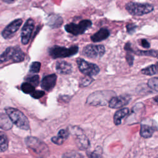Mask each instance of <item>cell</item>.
<instances>
[{"label": "cell", "mask_w": 158, "mask_h": 158, "mask_svg": "<svg viewBox=\"0 0 158 158\" xmlns=\"http://www.w3.org/2000/svg\"><path fill=\"white\" fill-rule=\"evenodd\" d=\"M157 157H158V155H157Z\"/></svg>", "instance_id": "cell-37"}, {"label": "cell", "mask_w": 158, "mask_h": 158, "mask_svg": "<svg viewBox=\"0 0 158 158\" xmlns=\"http://www.w3.org/2000/svg\"><path fill=\"white\" fill-rule=\"evenodd\" d=\"M131 97L128 94H122L117 96H113L109 102V107L112 109H119L127 105Z\"/></svg>", "instance_id": "cell-9"}, {"label": "cell", "mask_w": 158, "mask_h": 158, "mask_svg": "<svg viewBox=\"0 0 158 158\" xmlns=\"http://www.w3.org/2000/svg\"><path fill=\"white\" fill-rule=\"evenodd\" d=\"M9 117L7 115V117L5 115L0 114V128H2L5 130H9L10 129L12 125L10 123L9 120Z\"/></svg>", "instance_id": "cell-20"}, {"label": "cell", "mask_w": 158, "mask_h": 158, "mask_svg": "<svg viewBox=\"0 0 158 158\" xmlns=\"http://www.w3.org/2000/svg\"><path fill=\"white\" fill-rule=\"evenodd\" d=\"M132 52H131V51H127V54H126V60L130 66H131L133 65V60H134V57L131 54Z\"/></svg>", "instance_id": "cell-31"}, {"label": "cell", "mask_w": 158, "mask_h": 158, "mask_svg": "<svg viewBox=\"0 0 158 158\" xmlns=\"http://www.w3.org/2000/svg\"><path fill=\"white\" fill-rule=\"evenodd\" d=\"M26 80H27V82L31 83V85H33L35 86H36L39 84L40 77L38 75H34L30 76L29 77H27V78Z\"/></svg>", "instance_id": "cell-27"}, {"label": "cell", "mask_w": 158, "mask_h": 158, "mask_svg": "<svg viewBox=\"0 0 158 158\" xmlns=\"http://www.w3.org/2000/svg\"><path fill=\"white\" fill-rule=\"evenodd\" d=\"M25 55L19 46L14 47L12 60L14 62H20L24 60Z\"/></svg>", "instance_id": "cell-17"}, {"label": "cell", "mask_w": 158, "mask_h": 158, "mask_svg": "<svg viewBox=\"0 0 158 158\" xmlns=\"http://www.w3.org/2000/svg\"><path fill=\"white\" fill-rule=\"evenodd\" d=\"M69 132L65 129H61L60 130H59L57 135V136L64 141L69 137Z\"/></svg>", "instance_id": "cell-28"}, {"label": "cell", "mask_w": 158, "mask_h": 158, "mask_svg": "<svg viewBox=\"0 0 158 158\" xmlns=\"http://www.w3.org/2000/svg\"><path fill=\"white\" fill-rule=\"evenodd\" d=\"M110 35V32L108 29L106 28H102L96 33L91 36V40L93 42L96 43L103 41L107 39Z\"/></svg>", "instance_id": "cell-13"}, {"label": "cell", "mask_w": 158, "mask_h": 158, "mask_svg": "<svg viewBox=\"0 0 158 158\" xmlns=\"http://www.w3.org/2000/svg\"><path fill=\"white\" fill-rule=\"evenodd\" d=\"M13 50L14 47H9L0 55V64L12 59Z\"/></svg>", "instance_id": "cell-19"}, {"label": "cell", "mask_w": 158, "mask_h": 158, "mask_svg": "<svg viewBox=\"0 0 158 158\" xmlns=\"http://www.w3.org/2000/svg\"><path fill=\"white\" fill-rule=\"evenodd\" d=\"M57 76L56 74H51L45 76L41 81V88L48 91L52 90L56 85Z\"/></svg>", "instance_id": "cell-12"}, {"label": "cell", "mask_w": 158, "mask_h": 158, "mask_svg": "<svg viewBox=\"0 0 158 158\" xmlns=\"http://www.w3.org/2000/svg\"><path fill=\"white\" fill-rule=\"evenodd\" d=\"M147 85L151 89L158 91V77H153L150 78L148 82Z\"/></svg>", "instance_id": "cell-25"}, {"label": "cell", "mask_w": 158, "mask_h": 158, "mask_svg": "<svg viewBox=\"0 0 158 158\" xmlns=\"http://www.w3.org/2000/svg\"><path fill=\"white\" fill-rule=\"evenodd\" d=\"M93 81V78L91 76L86 75V77L83 78L81 81V86H86L89 85Z\"/></svg>", "instance_id": "cell-30"}, {"label": "cell", "mask_w": 158, "mask_h": 158, "mask_svg": "<svg viewBox=\"0 0 158 158\" xmlns=\"http://www.w3.org/2000/svg\"><path fill=\"white\" fill-rule=\"evenodd\" d=\"M153 101L156 102L157 104H158V96H155L154 98H153Z\"/></svg>", "instance_id": "cell-36"}, {"label": "cell", "mask_w": 158, "mask_h": 158, "mask_svg": "<svg viewBox=\"0 0 158 158\" xmlns=\"http://www.w3.org/2000/svg\"><path fill=\"white\" fill-rule=\"evenodd\" d=\"M72 65L70 63L64 61L60 60L56 63V69L57 72L60 74H69L72 72Z\"/></svg>", "instance_id": "cell-14"}, {"label": "cell", "mask_w": 158, "mask_h": 158, "mask_svg": "<svg viewBox=\"0 0 158 158\" xmlns=\"http://www.w3.org/2000/svg\"><path fill=\"white\" fill-rule=\"evenodd\" d=\"M8 148V138L6 135L0 131V152H4Z\"/></svg>", "instance_id": "cell-22"}, {"label": "cell", "mask_w": 158, "mask_h": 158, "mask_svg": "<svg viewBox=\"0 0 158 158\" xmlns=\"http://www.w3.org/2000/svg\"><path fill=\"white\" fill-rule=\"evenodd\" d=\"M51 141H52L54 143H55V144H58V145L62 144L64 142L63 140H62L60 138H59L57 136L52 137V138H51Z\"/></svg>", "instance_id": "cell-34"}, {"label": "cell", "mask_w": 158, "mask_h": 158, "mask_svg": "<svg viewBox=\"0 0 158 158\" xmlns=\"http://www.w3.org/2000/svg\"><path fill=\"white\" fill-rule=\"evenodd\" d=\"M115 93L112 91H99L91 94L88 102L95 106H104L109 103L110 99L114 96Z\"/></svg>", "instance_id": "cell-3"}, {"label": "cell", "mask_w": 158, "mask_h": 158, "mask_svg": "<svg viewBox=\"0 0 158 158\" xmlns=\"http://www.w3.org/2000/svg\"><path fill=\"white\" fill-rule=\"evenodd\" d=\"M2 1H4V2H6V3H9V4H10V3H12L14 2L15 0H2Z\"/></svg>", "instance_id": "cell-35"}, {"label": "cell", "mask_w": 158, "mask_h": 158, "mask_svg": "<svg viewBox=\"0 0 158 158\" xmlns=\"http://www.w3.org/2000/svg\"><path fill=\"white\" fill-rule=\"evenodd\" d=\"M156 128L151 125L146 124H141L140 127V136L144 138H149L151 137L155 131Z\"/></svg>", "instance_id": "cell-16"}, {"label": "cell", "mask_w": 158, "mask_h": 158, "mask_svg": "<svg viewBox=\"0 0 158 158\" xmlns=\"http://www.w3.org/2000/svg\"><path fill=\"white\" fill-rule=\"evenodd\" d=\"M26 143L27 145L31 148V149L38 152V154H39L38 152H46V149H48V147H46L43 143H41L40 140L34 137H27L26 138Z\"/></svg>", "instance_id": "cell-11"}, {"label": "cell", "mask_w": 158, "mask_h": 158, "mask_svg": "<svg viewBox=\"0 0 158 158\" xmlns=\"http://www.w3.org/2000/svg\"><path fill=\"white\" fill-rule=\"evenodd\" d=\"M77 63L80 71L85 75L94 76L98 74L100 71L99 67L96 64L86 61L83 59L78 58Z\"/></svg>", "instance_id": "cell-6"}, {"label": "cell", "mask_w": 158, "mask_h": 158, "mask_svg": "<svg viewBox=\"0 0 158 158\" xmlns=\"http://www.w3.org/2000/svg\"><path fill=\"white\" fill-rule=\"evenodd\" d=\"M136 25H135L133 23H128L127 25V32L130 34H132L135 31V29L136 28Z\"/></svg>", "instance_id": "cell-32"}, {"label": "cell", "mask_w": 158, "mask_h": 158, "mask_svg": "<svg viewBox=\"0 0 158 158\" xmlns=\"http://www.w3.org/2000/svg\"><path fill=\"white\" fill-rule=\"evenodd\" d=\"M48 23L51 28H57L62 23V19L60 17L52 16L49 19Z\"/></svg>", "instance_id": "cell-23"}, {"label": "cell", "mask_w": 158, "mask_h": 158, "mask_svg": "<svg viewBox=\"0 0 158 158\" xmlns=\"http://www.w3.org/2000/svg\"><path fill=\"white\" fill-rule=\"evenodd\" d=\"M104 46L102 44H88L84 47L83 54L91 59H98L105 54Z\"/></svg>", "instance_id": "cell-7"}, {"label": "cell", "mask_w": 158, "mask_h": 158, "mask_svg": "<svg viewBox=\"0 0 158 158\" xmlns=\"http://www.w3.org/2000/svg\"><path fill=\"white\" fill-rule=\"evenodd\" d=\"M128 112H129L128 108H127V107L120 109L117 111H116L113 117V121L114 124L115 125H120L122 118L125 117L128 114Z\"/></svg>", "instance_id": "cell-15"}, {"label": "cell", "mask_w": 158, "mask_h": 158, "mask_svg": "<svg viewBox=\"0 0 158 158\" xmlns=\"http://www.w3.org/2000/svg\"><path fill=\"white\" fill-rule=\"evenodd\" d=\"M22 19H18L10 22L2 31V37L5 39L12 38L20 28L22 24Z\"/></svg>", "instance_id": "cell-10"}, {"label": "cell", "mask_w": 158, "mask_h": 158, "mask_svg": "<svg viewBox=\"0 0 158 158\" xmlns=\"http://www.w3.org/2000/svg\"><path fill=\"white\" fill-rule=\"evenodd\" d=\"M41 63L39 62H33L30 66V72L33 73H37L40 72Z\"/></svg>", "instance_id": "cell-26"}, {"label": "cell", "mask_w": 158, "mask_h": 158, "mask_svg": "<svg viewBox=\"0 0 158 158\" xmlns=\"http://www.w3.org/2000/svg\"><path fill=\"white\" fill-rule=\"evenodd\" d=\"M141 73L145 75H154L158 74V63L146 67L141 70Z\"/></svg>", "instance_id": "cell-18"}, {"label": "cell", "mask_w": 158, "mask_h": 158, "mask_svg": "<svg viewBox=\"0 0 158 158\" xmlns=\"http://www.w3.org/2000/svg\"><path fill=\"white\" fill-rule=\"evenodd\" d=\"M133 53H135L136 55L139 56H150V57H153L158 59V51L157 50H146V51H135L133 50Z\"/></svg>", "instance_id": "cell-21"}, {"label": "cell", "mask_w": 158, "mask_h": 158, "mask_svg": "<svg viewBox=\"0 0 158 158\" xmlns=\"http://www.w3.org/2000/svg\"><path fill=\"white\" fill-rule=\"evenodd\" d=\"M78 47L77 46H73L69 48L59 46H54L49 49V54L52 58L57 59L74 56L78 52Z\"/></svg>", "instance_id": "cell-4"}, {"label": "cell", "mask_w": 158, "mask_h": 158, "mask_svg": "<svg viewBox=\"0 0 158 158\" xmlns=\"http://www.w3.org/2000/svg\"><path fill=\"white\" fill-rule=\"evenodd\" d=\"M35 23L32 19H28L23 25L21 31V42L23 44H27L31 38Z\"/></svg>", "instance_id": "cell-8"}, {"label": "cell", "mask_w": 158, "mask_h": 158, "mask_svg": "<svg viewBox=\"0 0 158 158\" xmlns=\"http://www.w3.org/2000/svg\"><path fill=\"white\" fill-rule=\"evenodd\" d=\"M92 25V22L89 20H83L78 23H70L65 25V30L67 32L73 35L83 34Z\"/></svg>", "instance_id": "cell-5"}, {"label": "cell", "mask_w": 158, "mask_h": 158, "mask_svg": "<svg viewBox=\"0 0 158 158\" xmlns=\"http://www.w3.org/2000/svg\"><path fill=\"white\" fill-rule=\"evenodd\" d=\"M30 94L35 99H40L44 95V92L43 91L37 90L33 91Z\"/></svg>", "instance_id": "cell-29"}, {"label": "cell", "mask_w": 158, "mask_h": 158, "mask_svg": "<svg viewBox=\"0 0 158 158\" xmlns=\"http://www.w3.org/2000/svg\"><path fill=\"white\" fill-rule=\"evenodd\" d=\"M6 112L10 121L19 128L23 130H29L30 123L28 118L19 110L12 108H6Z\"/></svg>", "instance_id": "cell-1"}, {"label": "cell", "mask_w": 158, "mask_h": 158, "mask_svg": "<svg viewBox=\"0 0 158 158\" xmlns=\"http://www.w3.org/2000/svg\"><path fill=\"white\" fill-rule=\"evenodd\" d=\"M140 43L141 45L145 49H148L150 48V43L146 39H141L140 40Z\"/></svg>", "instance_id": "cell-33"}, {"label": "cell", "mask_w": 158, "mask_h": 158, "mask_svg": "<svg viewBox=\"0 0 158 158\" xmlns=\"http://www.w3.org/2000/svg\"><path fill=\"white\" fill-rule=\"evenodd\" d=\"M125 9L132 15L141 16L152 12L154 10V7L148 3L130 2L125 5Z\"/></svg>", "instance_id": "cell-2"}, {"label": "cell", "mask_w": 158, "mask_h": 158, "mask_svg": "<svg viewBox=\"0 0 158 158\" xmlns=\"http://www.w3.org/2000/svg\"><path fill=\"white\" fill-rule=\"evenodd\" d=\"M22 91L26 94H31L35 91V86L28 82H25L21 85Z\"/></svg>", "instance_id": "cell-24"}]
</instances>
